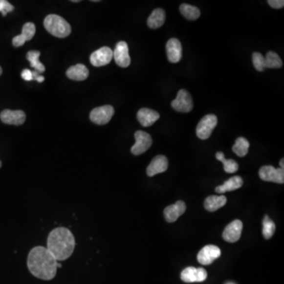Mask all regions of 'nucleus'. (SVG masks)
I'll list each match as a JSON object with an SVG mask.
<instances>
[{
	"label": "nucleus",
	"instance_id": "aec40b11",
	"mask_svg": "<svg viewBox=\"0 0 284 284\" xmlns=\"http://www.w3.org/2000/svg\"><path fill=\"white\" fill-rule=\"evenodd\" d=\"M89 72L86 66L83 64L70 66L66 71V76L68 78L74 81H84L88 78Z\"/></svg>",
	"mask_w": 284,
	"mask_h": 284
},
{
	"label": "nucleus",
	"instance_id": "c85d7f7f",
	"mask_svg": "<svg viewBox=\"0 0 284 284\" xmlns=\"http://www.w3.org/2000/svg\"><path fill=\"white\" fill-rule=\"evenodd\" d=\"M276 231V225L274 222L270 219L268 216H265L263 219V235L265 240H270L273 236Z\"/></svg>",
	"mask_w": 284,
	"mask_h": 284
},
{
	"label": "nucleus",
	"instance_id": "20e7f679",
	"mask_svg": "<svg viewBox=\"0 0 284 284\" xmlns=\"http://www.w3.org/2000/svg\"><path fill=\"white\" fill-rule=\"evenodd\" d=\"M217 125V117L215 115H207L203 117L197 127V136L201 140H206L210 137L213 130Z\"/></svg>",
	"mask_w": 284,
	"mask_h": 284
},
{
	"label": "nucleus",
	"instance_id": "412c9836",
	"mask_svg": "<svg viewBox=\"0 0 284 284\" xmlns=\"http://www.w3.org/2000/svg\"><path fill=\"white\" fill-rule=\"evenodd\" d=\"M243 185V180L240 176H234L232 178L226 181L223 185L217 186L216 192L218 194H224L228 191H233L241 188Z\"/></svg>",
	"mask_w": 284,
	"mask_h": 284
},
{
	"label": "nucleus",
	"instance_id": "f257e3e1",
	"mask_svg": "<svg viewBox=\"0 0 284 284\" xmlns=\"http://www.w3.org/2000/svg\"><path fill=\"white\" fill-rule=\"evenodd\" d=\"M57 262L47 248L36 246L29 252L27 265L32 275L37 278L51 280L56 275Z\"/></svg>",
	"mask_w": 284,
	"mask_h": 284
},
{
	"label": "nucleus",
	"instance_id": "f3484780",
	"mask_svg": "<svg viewBox=\"0 0 284 284\" xmlns=\"http://www.w3.org/2000/svg\"><path fill=\"white\" fill-rule=\"evenodd\" d=\"M168 168V160L166 156L163 155H156L154 157L148 166L147 172L148 175L150 177L155 175L160 174L166 172Z\"/></svg>",
	"mask_w": 284,
	"mask_h": 284
},
{
	"label": "nucleus",
	"instance_id": "4c0bfd02",
	"mask_svg": "<svg viewBox=\"0 0 284 284\" xmlns=\"http://www.w3.org/2000/svg\"><path fill=\"white\" fill-rule=\"evenodd\" d=\"M2 68H1V66H0V75L2 74Z\"/></svg>",
	"mask_w": 284,
	"mask_h": 284
},
{
	"label": "nucleus",
	"instance_id": "c9c22d12",
	"mask_svg": "<svg viewBox=\"0 0 284 284\" xmlns=\"http://www.w3.org/2000/svg\"><path fill=\"white\" fill-rule=\"evenodd\" d=\"M56 266H57V268H62V264H60V263H59V262H57V264H56Z\"/></svg>",
	"mask_w": 284,
	"mask_h": 284
},
{
	"label": "nucleus",
	"instance_id": "dca6fc26",
	"mask_svg": "<svg viewBox=\"0 0 284 284\" xmlns=\"http://www.w3.org/2000/svg\"><path fill=\"white\" fill-rule=\"evenodd\" d=\"M186 206L182 200H178L175 204H171L164 209V217L168 223H174L178 217L186 212Z\"/></svg>",
	"mask_w": 284,
	"mask_h": 284
},
{
	"label": "nucleus",
	"instance_id": "f03ea898",
	"mask_svg": "<svg viewBox=\"0 0 284 284\" xmlns=\"http://www.w3.org/2000/svg\"><path fill=\"white\" fill-rule=\"evenodd\" d=\"M75 247V240L70 230L58 227L47 238V249L57 262L70 258Z\"/></svg>",
	"mask_w": 284,
	"mask_h": 284
},
{
	"label": "nucleus",
	"instance_id": "ea45409f",
	"mask_svg": "<svg viewBox=\"0 0 284 284\" xmlns=\"http://www.w3.org/2000/svg\"><path fill=\"white\" fill-rule=\"evenodd\" d=\"M233 284V283H228V284Z\"/></svg>",
	"mask_w": 284,
	"mask_h": 284
},
{
	"label": "nucleus",
	"instance_id": "a211bd4d",
	"mask_svg": "<svg viewBox=\"0 0 284 284\" xmlns=\"http://www.w3.org/2000/svg\"><path fill=\"white\" fill-rule=\"evenodd\" d=\"M36 33V26L33 23L27 22L23 25L22 33L21 35L13 38L12 43L15 47H19L24 45L25 41L33 39Z\"/></svg>",
	"mask_w": 284,
	"mask_h": 284
},
{
	"label": "nucleus",
	"instance_id": "5701e85b",
	"mask_svg": "<svg viewBox=\"0 0 284 284\" xmlns=\"http://www.w3.org/2000/svg\"><path fill=\"white\" fill-rule=\"evenodd\" d=\"M166 14L163 9L157 8L152 12L148 19L147 24L151 29H158L165 22Z\"/></svg>",
	"mask_w": 284,
	"mask_h": 284
},
{
	"label": "nucleus",
	"instance_id": "72a5a7b5",
	"mask_svg": "<svg viewBox=\"0 0 284 284\" xmlns=\"http://www.w3.org/2000/svg\"><path fill=\"white\" fill-rule=\"evenodd\" d=\"M36 80H37L38 82H43L44 81V78L43 76L39 75L38 77H37Z\"/></svg>",
	"mask_w": 284,
	"mask_h": 284
},
{
	"label": "nucleus",
	"instance_id": "6e6552de",
	"mask_svg": "<svg viewBox=\"0 0 284 284\" xmlns=\"http://www.w3.org/2000/svg\"><path fill=\"white\" fill-rule=\"evenodd\" d=\"M260 178L265 182L283 184L284 182V169L275 168L272 166H264L259 171Z\"/></svg>",
	"mask_w": 284,
	"mask_h": 284
},
{
	"label": "nucleus",
	"instance_id": "2f4dec72",
	"mask_svg": "<svg viewBox=\"0 0 284 284\" xmlns=\"http://www.w3.org/2000/svg\"><path fill=\"white\" fill-rule=\"evenodd\" d=\"M268 2L274 9H281L284 6V0H269Z\"/></svg>",
	"mask_w": 284,
	"mask_h": 284
},
{
	"label": "nucleus",
	"instance_id": "2eb2a0df",
	"mask_svg": "<svg viewBox=\"0 0 284 284\" xmlns=\"http://www.w3.org/2000/svg\"><path fill=\"white\" fill-rule=\"evenodd\" d=\"M166 51L168 60L172 64L178 63L182 59V44L176 38H172L168 41L166 45Z\"/></svg>",
	"mask_w": 284,
	"mask_h": 284
},
{
	"label": "nucleus",
	"instance_id": "9b49d317",
	"mask_svg": "<svg viewBox=\"0 0 284 284\" xmlns=\"http://www.w3.org/2000/svg\"><path fill=\"white\" fill-rule=\"evenodd\" d=\"M113 59V51L109 47H100L90 56V63L92 66L100 67L110 64Z\"/></svg>",
	"mask_w": 284,
	"mask_h": 284
},
{
	"label": "nucleus",
	"instance_id": "a878e982",
	"mask_svg": "<svg viewBox=\"0 0 284 284\" xmlns=\"http://www.w3.org/2000/svg\"><path fill=\"white\" fill-rule=\"evenodd\" d=\"M249 149V142L245 137H239L235 141V144L232 147V150L240 157H243L248 153Z\"/></svg>",
	"mask_w": 284,
	"mask_h": 284
},
{
	"label": "nucleus",
	"instance_id": "393cba45",
	"mask_svg": "<svg viewBox=\"0 0 284 284\" xmlns=\"http://www.w3.org/2000/svg\"><path fill=\"white\" fill-rule=\"evenodd\" d=\"M41 52L38 51H29L26 55L27 60H29L32 67L35 69V71L42 74L45 71L44 66L39 61Z\"/></svg>",
	"mask_w": 284,
	"mask_h": 284
},
{
	"label": "nucleus",
	"instance_id": "6ab92c4d",
	"mask_svg": "<svg viewBox=\"0 0 284 284\" xmlns=\"http://www.w3.org/2000/svg\"><path fill=\"white\" fill-rule=\"evenodd\" d=\"M137 120L141 126L145 127H151L152 125L160 119V114L155 110L149 109H141L137 112Z\"/></svg>",
	"mask_w": 284,
	"mask_h": 284
},
{
	"label": "nucleus",
	"instance_id": "c756f323",
	"mask_svg": "<svg viewBox=\"0 0 284 284\" xmlns=\"http://www.w3.org/2000/svg\"><path fill=\"white\" fill-rule=\"evenodd\" d=\"M253 64H254V68L258 71H264L266 69L264 57L259 52H254L253 54Z\"/></svg>",
	"mask_w": 284,
	"mask_h": 284
},
{
	"label": "nucleus",
	"instance_id": "473e14b6",
	"mask_svg": "<svg viewBox=\"0 0 284 284\" xmlns=\"http://www.w3.org/2000/svg\"><path fill=\"white\" fill-rule=\"evenodd\" d=\"M22 78L25 81L33 80V72L29 69H25L22 72Z\"/></svg>",
	"mask_w": 284,
	"mask_h": 284
},
{
	"label": "nucleus",
	"instance_id": "7c9ffc66",
	"mask_svg": "<svg viewBox=\"0 0 284 284\" xmlns=\"http://www.w3.org/2000/svg\"><path fill=\"white\" fill-rule=\"evenodd\" d=\"M15 10V7L10 4L6 0H0V12L2 13L3 16H6L8 13L12 12Z\"/></svg>",
	"mask_w": 284,
	"mask_h": 284
},
{
	"label": "nucleus",
	"instance_id": "39448f33",
	"mask_svg": "<svg viewBox=\"0 0 284 284\" xmlns=\"http://www.w3.org/2000/svg\"><path fill=\"white\" fill-rule=\"evenodd\" d=\"M172 107L178 112H190L194 108L192 96L189 93L188 91L185 89L179 90L176 98L172 102Z\"/></svg>",
	"mask_w": 284,
	"mask_h": 284
},
{
	"label": "nucleus",
	"instance_id": "9d476101",
	"mask_svg": "<svg viewBox=\"0 0 284 284\" xmlns=\"http://www.w3.org/2000/svg\"><path fill=\"white\" fill-rule=\"evenodd\" d=\"M113 58L117 65L120 67H128L131 63L129 55V47L125 41L117 44L115 51H113Z\"/></svg>",
	"mask_w": 284,
	"mask_h": 284
},
{
	"label": "nucleus",
	"instance_id": "7ed1b4c3",
	"mask_svg": "<svg viewBox=\"0 0 284 284\" xmlns=\"http://www.w3.org/2000/svg\"><path fill=\"white\" fill-rule=\"evenodd\" d=\"M44 25L51 35L60 38H65L71 33L70 24L59 15H47L45 18Z\"/></svg>",
	"mask_w": 284,
	"mask_h": 284
},
{
	"label": "nucleus",
	"instance_id": "cd10ccee",
	"mask_svg": "<svg viewBox=\"0 0 284 284\" xmlns=\"http://www.w3.org/2000/svg\"><path fill=\"white\" fill-rule=\"evenodd\" d=\"M264 60H265L266 68L274 69V68H281L283 66L282 60L278 54H276L274 51H268V53L266 54Z\"/></svg>",
	"mask_w": 284,
	"mask_h": 284
},
{
	"label": "nucleus",
	"instance_id": "1a4fd4ad",
	"mask_svg": "<svg viewBox=\"0 0 284 284\" xmlns=\"http://www.w3.org/2000/svg\"><path fill=\"white\" fill-rule=\"evenodd\" d=\"M221 255L219 248L217 245H208L200 249L197 254V261L203 265L212 264L215 260L219 258Z\"/></svg>",
	"mask_w": 284,
	"mask_h": 284
},
{
	"label": "nucleus",
	"instance_id": "bb28decb",
	"mask_svg": "<svg viewBox=\"0 0 284 284\" xmlns=\"http://www.w3.org/2000/svg\"><path fill=\"white\" fill-rule=\"evenodd\" d=\"M216 157H217V160L223 163V169L227 173L233 174L239 170V164H237V162L234 160H227L223 153H221V152L217 153L216 154Z\"/></svg>",
	"mask_w": 284,
	"mask_h": 284
},
{
	"label": "nucleus",
	"instance_id": "0eeeda50",
	"mask_svg": "<svg viewBox=\"0 0 284 284\" xmlns=\"http://www.w3.org/2000/svg\"><path fill=\"white\" fill-rule=\"evenodd\" d=\"M115 113L114 108L110 105L99 107L90 113V119L97 125H105L110 122Z\"/></svg>",
	"mask_w": 284,
	"mask_h": 284
},
{
	"label": "nucleus",
	"instance_id": "e433bc0d",
	"mask_svg": "<svg viewBox=\"0 0 284 284\" xmlns=\"http://www.w3.org/2000/svg\"><path fill=\"white\" fill-rule=\"evenodd\" d=\"M72 2H79L80 1L79 0H72Z\"/></svg>",
	"mask_w": 284,
	"mask_h": 284
},
{
	"label": "nucleus",
	"instance_id": "f8f14e48",
	"mask_svg": "<svg viewBox=\"0 0 284 284\" xmlns=\"http://www.w3.org/2000/svg\"><path fill=\"white\" fill-rule=\"evenodd\" d=\"M243 224L240 219H235L227 225L223 232V239L227 242L234 243L241 238Z\"/></svg>",
	"mask_w": 284,
	"mask_h": 284
},
{
	"label": "nucleus",
	"instance_id": "ddd939ff",
	"mask_svg": "<svg viewBox=\"0 0 284 284\" xmlns=\"http://www.w3.org/2000/svg\"><path fill=\"white\" fill-rule=\"evenodd\" d=\"M207 272L202 268L188 267L181 273V279L185 283L203 282L207 279Z\"/></svg>",
	"mask_w": 284,
	"mask_h": 284
},
{
	"label": "nucleus",
	"instance_id": "58836bf2",
	"mask_svg": "<svg viewBox=\"0 0 284 284\" xmlns=\"http://www.w3.org/2000/svg\"><path fill=\"white\" fill-rule=\"evenodd\" d=\"M1 166H2V163H1V161H0V168H1Z\"/></svg>",
	"mask_w": 284,
	"mask_h": 284
},
{
	"label": "nucleus",
	"instance_id": "4be33fe9",
	"mask_svg": "<svg viewBox=\"0 0 284 284\" xmlns=\"http://www.w3.org/2000/svg\"><path fill=\"white\" fill-rule=\"evenodd\" d=\"M227 203V197L221 195V196H210L207 197L204 200V208L207 211L213 213L218 209L224 206Z\"/></svg>",
	"mask_w": 284,
	"mask_h": 284
},
{
	"label": "nucleus",
	"instance_id": "b1692460",
	"mask_svg": "<svg viewBox=\"0 0 284 284\" xmlns=\"http://www.w3.org/2000/svg\"><path fill=\"white\" fill-rule=\"evenodd\" d=\"M179 10L181 14L188 20H197V19H199L200 15V10L197 7L186 4V3H183L180 6Z\"/></svg>",
	"mask_w": 284,
	"mask_h": 284
},
{
	"label": "nucleus",
	"instance_id": "4468645a",
	"mask_svg": "<svg viewBox=\"0 0 284 284\" xmlns=\"http://www.w3.org/2000/svg\"><path fill=\"white\" fill-rule=\"evenodd\" d=\"M0 119L6 124L20 126L25 123L26 116L22 110H4L0 114Z\"/></svg>",
	"mask_w": 284,
	"mask_h": 284
},
{
	"label": "nucleus",
	"instance_id": "f704fd0d",
	"mask_svg": "<svg viewBox=\"0 0 284 284\" xmlns=\"http://www.w3.org/2000/svg\"><path fill=\"white\" fill-rule=\"evenodd\" d=\"M284 158H283L282 160H280V167H281V168H282V169H284Z\"/></svg>",
	"mask_w": 284,
	"mask_h": 284
},
{
	"label": "nucleus",
	"instance_id": "423d86ee",
	"mask_svg": "<svg viewBox=\"0 0 284 284\" xmlns=\"http://www.w3.org/2000/svg\"><path fill=\"white\" fill-rule=\"evenodd\" d=\"M134 137L136 142L131 148V153L133 155H138L144 153L153 145L151 136L145 131H137L135 133Z\"/></svg>",
	"mask_w": 284,
	"mask_h": 284
}]
</instances>
